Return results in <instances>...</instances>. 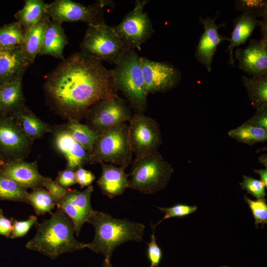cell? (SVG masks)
<instances>
[{"label": "cell", "mask_w": 267, "mask_h": 267, "mask_svg": "<svg viewBox=\"0 0 267 267\" xmlns=\"http://www.w3.org/2000/svg\"><path fill=\"white\" fill-rule=\"evenodd\" d=\"M65 127L74 139L90 155L97 135L80 121H68Z\"/></svg>", "instance_id": "cell-29"}, {"label": "cell", "mask_w": 267, "mask_h": 267, "mask_svg": "<svg viewBox=\"0 0 267 267\" xmlns=\"http://www.w3.org/2000/svg\"><path fill=\"white\" fill-rule=\"evenodd\" d=\"M32 142L11 115L0 114V157L4 162L24 159Z\"/></svg>", "instance_id": "cell-12"}, {"label": "cell", "mask_w": 267, "mask_h": 267, "mask_svg": "<svg viewBox=\"0 0 267 267\" xmlns=\"http://www.w3.org/2000/svg\"><path fill=\"white\" fill-rule=\"evenodd\" d=\"M87 222L91 224L95 230L94 239L88 243L87 248L110 260L119 245L128 241H141L145 228L142 223L116 219L108 213L95 210Z\"/></svg>", "instance_id": "cell-3"}, {"label": "cell", "mask_w": 267, "mask_h": 267, "mask_svg": "<svg viewBox=\"0 0 267 267\" xmlns=\"http://www.w3.org/2000/svg\"><path fill=\"white\" fill-rule=\"evenodd\" d=\"M256 109L254 115L244 123L267 130V103L262 104Z\"/></svg>", "instance_id": "cell-39"}, {"label": "cell", "mask_w": 267, "mask_h": 267, "mask_svg": "<svg viewBox=\"0 0 267 267\" xmlns=\"http://www.w3.org/2000/svg\"><path fill=\"white\" fill-rule=\"evenodd\" d=\"M174 171L158 151L135 157L130 175L129 188L143 194L156 193L167 185Z\"/></svg>", "instance_id": "cell-5"}, {"label": "cell", "mask_w": 267, "mask_h": 267, "mask_svg": "<svg viewBox=\"0 0 267 267\" xmlns=\"http://www.w3.org/2000/svg\"><path fill=\"white\" fill-rule=\"evenodd\" d=\"M62 24L50 20L48 23L39 55H47L63 60V49L68 44Z\"/></svg>", "instance_id": "cell-25"}, {"label": "cell", "mask_w": 267, "mask_h": 267, "mask_svg": "<svg viewBox=\"0 0 267 267\" xmlns=\"http://www.w3.org/2000/svg\"><path fill=\"white\" fill-rule=\"evenodd\" d=\"M54 146L66 161V168L75 171L89 161V154L77 142L65 126L52 127Z\"/></svg>", "instance_id": "cell-17"}, {"label": "cell", "mask_w": 267, "mask_h": 267, "mask_svg": "<svg viewBox=\"0 0 267 267\" xmlns=\"http://www.w3.org/2000/svg\"><path fill=\"white\" fill-rule=\"evenodd\" d=\"M245 201L247 203L252 211L255 219V224L258 228L261 224L264 225L267 223V204L266 198L257 199L254 200L244 195Z\"/></svg>", "instance_id": "cell-34"}, {"label": "cell", "mask_w": 267, "mask_h": 267, "mask_svg": "<svg viewBox=\"0 0 267 267\" xmlns=\"http://www.w3.org/2000/svg\"><path fill=\"white\" fill-rule=\"evenodd\" d=\"M102 267H114L111 265L110 260L104 259V261L102 264Z\"/></svg>", "instance_id": "cell-45"}, {"label": "cell", "mask_w": 267, "mask_h": 267, "mask_svg": "<svg viewBox=\"0 0 267 267\" xmlns=\"http://www.w3.org/2000/svg\"><path fill=\"white\" fill-rule=\"evenodd\" d=\"M14 220L8 219L3 214V210L0 209V235L6 238L10 237Z\"/></svg>", "instance_id": "cell-43"}, {"label": "cell", "mask_w": 267, "mask_h": 267, "mask_svg": "<svg viewBox=\"0 0 267 267\" xmlns=\"http://www.w3.org/2000/svg\"><path fill=\"white\" fill-rule=\"evenodd\" d=\"M110 70L113 86L121 91L130 105L138 113L147 107V94L140 64V56L134 49L128 48Z\"/></svg>", "instance_id": "cell-4"}, {"label": "cell", "mask_w": 267, "mask_h": 267, "mask_svg": "<svg viewBox=\"0 0 267 267\" xmlns=\"http://www.w3.org/2000/svg\"><path fill=\"white\" fill-rule=\"evenodd\" d=\"M238 67L251 76H267V37L251 39L248 45L235 51Z\"/></svg>", "instance_id": "cell-16"}, {"label": "cell", "mask_w": 267, "mask_h": 267, "mask_svg": "<svg viewBox=\"0 0 267 267\" xmlns=\"http://www.w3.org/2000/svg\"><path fill=\"white\" fill-rule=\"evenodd\" d=\"M101 174L97 183L102 193L112 198L122 194L129 187L128 175L125 172L126 167L109 163H101Z\"/></svg>", "instance_id": "cell-19"}, {"label": "cell", "mask_w": 267, "mask_h": 267, "mask_svg": "<svg viewBox=\"0 0 267 267\" xmlns=\"http://www.w3.org/2000/svg\"><path fill=\"white\" fill-rule=\"evenodd\" d=\"M132 116L128 106L117 95L97 102L88 110L85 118L86 125L99 135L117 124L130 121Z\"/></svg>", "instance_id": "cell-8"}, {"label": "cell", "mask_w": 267, "mask_h": 267, "mask_svg": "<svg viewBox=\"0 0 267 267\" xmlns=\"http://www.w3.org/2000/svg\"><path fill=\"white\" fill-rule=\"evenodd\" d=\"M80 44L81 51L98 60L114 64L129 48L112 26L105 23L88 24Z\"/></svg>", "instance_id": "cell-7"}, {"label": "cell", "mask_w": 267, "mask_h": 267, "mask_svg": "<svg viewBox=\"0 0 267 267\" xmlns=\"http://www.w3.org/2000/svg\"><path fill=\"white\" fill-rule=\"evenodd\" d=\"M229 267L224 266H222V267Z\"/></svg>", "instance_id": "cell-48"}, {"label": "cell", "mask_w": 267, "mask_h": 267, "mask_svg": "<svg viewBox=\"0 0 267 267\" xmlns=\"http://www.w3.org/2000/svg\"><path fill=\"white\" fill-rule=\"evenodd\" d=\"M158 208L165 213V216L156 224L152 225L153 229H154L158 224L165 220L174 217L180 218L188 216L194 213L197 210L198 208L196 205L190 206L183 204H178L171 207H158Z\"/></svg>", "instance_id": "cell-35"}, {"label": "cell", "mask_w": 267, "mask_h": 267, "mask_svg": "<svg viewBox=\"0 0 267 267\" xmlns=\"http://www.w3.org/2000/svg\"><path fill=\"white\" fill-rule=\"evenodd\" d=\"M93 187L89 185L83 191L76 189L69 191L56 205L61 209L72 221L78 236L84 224L94 211L90 203Z\"/></svg>", "instance_id": "cell-14"}, {"label": "cell", "mask_w": 267, "mask_h": 267, "mask_svg": "<svg viewBox=\"0 0 267 267\" xmlns=\"http://www.w3.org/2000/svg\"><path fill=\"white\" fill-rule=\"evenodd\" d=\"M55 181L61 186L68 188L77 183L75 171L66 168L59 171Z\"/></svg>", "instance_id": "cell-41"}, {"label": "cell", "mask_w": 267, "mask_h": 267, "mask_svg": "<svg viewBox=\"0 0 267 267\" xmlns=\"http://www.w3.org/2000/svg\"><path fill=\"white\" fill-rule=\"evenodd\" d=\"M236 9L255 17H267V1L263 0H234Z\"/></svg>", "instance_id": "cell-33"}, {"label": "cell", "mask_w": 267, "mask_h": 267, "mask_svg": "<svg viewBox=\"0 0 267 267\" xmlns=\"http://www.w3.org/2000/svg\"><path fill=\"white\" fill-rule=\"evenodd\" d=\"M0 175L26 189L34 190L44 187L45 177L39 172L37 161L28 162L20 159L4 162L0 169Z\"/></svg>", "instance_id": "cell-18"}, {"label": "cell", "mask_w": 267, "mask_h": 267, "mask_svg": "<svg viewBox=\"0 0 267 267\" xmlns=\"http://www.w3.org/2000/svg\"><path fill=\"white\" fill-rule=\"evenodd\" d=\"M254 173L258 174L261 178V181L264 184L266 188L267 187V168L265 169L255 170Z\"/></svg>", "instance_id": "cell-44"}, {"label": "cell", "mask_w": 267, "mask_h": 267, "mask_svg": "<svg viewBox=\"0 0 267 267\" xmlns=\"http://www.w3.org/2000/svg\"><path fill=\"white\" fill-rule=\"evenodd\" d=\"M23 75L0 84V115H10L25 105L22 89Z\"/></svg>", "instance_id": "cell-20"}, {"label": "cell", "mask_w": 267, "mask_h": 267, "mask_svg": "<svg viewBox=\"0 0 267 267\" xmlns=\"http://www.w3.org/2000/svg\"><path fill=\"white\" fill-rule=\"evenodd\" d=\"M11 115L22 132L31 141L39 139L46 133H51L52 127L39 118L26 105L17 109Z\"/></svg>", "instance_id": "cell-22"}, {"label": "cell", "mask_w": 267, "mask_h": 267, "mask_svg": "<svg viewBox=\"0 0 267 267\" xmlns=\"http://www.w3.org/2000/svg\"><path fill=\"white\" fill-rule=\"evenodd\" d=\"M241 79L253 107L267 103V76H243Z\"/></svg>", "instance_id": "cell-27"}, {"label": "cell", "mask_w": 267, "mask_h": 267, "mask_svg": "<svg viewBox=\"0 0 267 267\" xmlns=\"http://www.w3.org/2000/svg\"><path fill=\"white\" fill-rule=\"evenodd\" d=\"M44 90L54 111L68 121H80L97 102L117 95L110 70L81 51L64 59L50 73Z\"/></svg>", "instance_id": "cell-1"}, {"label": "cell", "mask_w": 267, "mask_h": 267, "mask_svg": "<svg viewBox=\"0 0 267 267\" xmlns=\"http://www.w3.org/2000/svg\"><path fill=\"white\" fill-rule=\"evenodd\" d=\"M24 37V30L17 21L0 27V49L21 46Z\"/></svg>", "instance_id": "cell-30"}, {"label": "cell", "mask_w": 267, "mask_h": 267, "mask_svg": "<svg viewBox=\"0 0 267 267\" xmlns=\"http://www.w3.org/2000/svg\"><path fill=\"white\" fill-rule=\"evenodd\" d=\"M35 236L26 244V249L38 251L54 260L59 255L81 250L88 247V243L79 242L74 237L72 221L60 209L36 225Z\"/></svg>", "instance_id": "cell-2"}, {"label": "cell", "mask_w": 267, "mask_h": 267, "mask_svg": "<svg viewBox=\"0 0 267 267\" xmlns=\"http://www.w3.org/2000/svg\"><path fill=\"white\" fill-rule=\"evenodd\" d=\"M259 161L267 168V156L266 155H263L261 156L259 159Z\"/></svg>", "instance_id": "cell-46"}, {"label": "cell", "mask_w": 267, "mask_h": 267, "mask_svg": "<svg viewBox=\"0 0 267 267\" xmlns=\"http://www.w3.org/2000/svg\"><path fill=\"white\" fill-rule=\"evenodd\" d=\"M77 183L81 188L90 185L94 180L95 177L90 171L84 169L82 167L75 170Z\"/></svg>", "instance_id": "cell-42"}, {"label": "cell", "mask_w": 267, "mask_h": 267, "mask_svg": "<svg viewBox=\"0 0 267 267\" xmlns=\"http://www.w3.org/2000/svg\"><path fill=\"white\" fill-rule=\"evenodd\" d=\"M23 7L14 17L16 21L25 30L36 25L46 14L48 4L43 0H26Z\"/></svg>", "instance_id": "cell-26"}, {"label": "cell", "mask_w": 267, "mask_h": 267, "mask_svg": "<svg viewBox=\"0 0 267 267\" xmlns=\"http://www.w3.org/2000/svg\"><path fill=\"white\" fill-rule=\"evenodd\" d=\"M146 0H136L134 8L118 25L112 26L117 35L132 48L141 49V44L149 39L154 32L152 24L143 8Z\"/></svg>", "instance_id": "cell-9"}, {"label": "cell", "mask_w": 267, "mask_h": 267, "mask_svg": "<svg viewBox=\"0 0 267 267\" xmlns=\"http://www.w3.org/2000/svg\"><path fill=\"white\" fill-rule=\"evenodd\" d=\"M30 65L20 46L0 49V84L23 75Z\"/></svg>", "instance_id": "cell-21"}, {"label": "cell", "mask_w": 267, "mask_h": 267, "mask_svg": "<svg viewBox=\"0 0 267 267\" xmlns=\"http://www.w3.org/2000/svg\"><path fill=\"white\" fill-rule=\"evenodd\" d=\"M49 20V17L45 14L36 25L24 30V40L20 49L30 64L34 62L40 53Z\"/></svg>", "instance_id": "cell-23"}, {"label": "cell", "mask_w": 267, "mask_h": 267, "mask_svg": "<svg viewBox=\"0 0 267 267\" xmlns=\"http://www.w3.org/2000/svg\"><path fill=\"white\" fill-rule=\"evenodd\" d=\"M43 186L52 196L56 203L61 199L69 191V188H64L60 185L55 180L51 178L45 177L43 182Z\"/></svg>", "instance_id": "cell-40"}, {"label": "cell", "mask_w": 267, "mask_h": 267, "mask_svg": "<svg viewBox=\"0 0 267 267\" xmlns=\"http://www.w3.org/2000/svg\"><path fill=\"white\" fill-rule=\"evenodd\" d=\"M28 202L32 206L38 215L51 213L56 205V202L51 194L43 188L34 189L28 193Z\"/></svg>", "instance_id": "cell-31"}, {"label": "cell", "mask_w": 267, "mask_h": 267, "mask_svg": "<svg viewBox=\"0 0 267 267\" xmlns=\"http://www.w3.org/2000/svg\"><path fill=\"white\" fill-rule=\"evenodd\" d=\"M156 238L153 231L151 241L148 243L147 256L150 262V267H158L162 257V252L156 243Z\"/></svg>", "instance_id": "cell-38"}, {"label": "cell", "mask_w": 267, "mask_h": 267, "mask_svg": "<svg viewBox=\"0 0 267 267\" xmlns=\"http://www.w3.org/2000/svg\"><path fill=\"white\" fill-rule=\"evenodd\" d=\"M4 163V161L0 157V169L3 165V164Z\"/></svg>", "instance_id": "cell-47"}, {"label": "cell", "mask_w": 267, "mask_h": 267, "mask_svg": "<svg viewBox=\"0 0 267 267\" xmlns=\"http://www.w3.org/2000/svg\"><path fill=\"white\" fill-rule=\"evenodd\" d=\"M243 181L239 182L242 189L245 190L257 199H263L266 196L265 186L259 179L247 176H243Z\"/></svg>", "instance_id": "cell-36"}, {"label": "cell", "mask_w": 267, "mask_h": 267, "mask_svg": "<svg viewBox=\"0 0 267 267\" xmlns=\"http://www.w3.org/2000/svg\"><path fill=\"white\" fill-rule=\"evenodd\" d=\"M217 17L218 14H216L213 18H211L208 15L205 18H199L204 31L199 40L195 57L208 72L211 71L212 63L218 45L224 41L229 40V38L220 34L219 29L225 25L224 23L216 24Z\"/></svg>", "instance_id": "cell-15"}, {"label": "cell", "mask_w": 267, "mask_h": 267, "mask_svg": "<svg viewBox=\"0 0 267 267\" xmlns=\"http://www.w3.org/2000/svg\"><path fill=\"white\" fill-rule=\"evenodd\" d=\"M129 122V140L132 152L135 157L157 151L162 142L161 131L157 122L141 113L134 114Z\"/></svg>", "instance_id": "cell-11"}, {"label": "cell", "mask_w": 267, "mask_h": 267, "mask_svg": "<svg viewBox=\"0 0 267 267\" xmlns=\"http://www.w3.org/2000/svg\"><path fill=\"white\" fill-rule=\"evenodd\" d=\"M258 26L259 20L246 13H242L233 20V28L227 47L229 55V63L232 66L234 65L235 63L233 54L234 48L246 43Z\"/></svg>", "instance_id": "cell-24"}, {"label": "cell", "mask_w": 267, "mask_h": 267, "mask_svg": "<svg viewBox=\"0 0 267 267\" xmlns=\"http://www.w3.org/2000/svg\"><path fill=\"white\" fill-rule=\"evenodd\" d=\"M106 1H98L85 5L71 0H56L48 4L46 14L51 20L62 24L64 22H86L88 24L105 23L103 8Z\"/></svg>", "instance_id": "cell-10"}, {"label": "cell", "mask_w": 267, "mask_h": 267, "mask_svg": "<svg viewBox=\"0 0 267 267\" xmlns=\"http://www.w3.org/2000/svg\"><path fill=\"white\" fill-rule=\"evenodd\" d=\"M38 223L36 216L31 215L25 221L14 220L10 237L12 239L20 238L25 236L31 227Z\"/></svg>", "instance_id": "cell-37"}, {"label": "cell", "mask_w": 267, "mask_h": 267, "mask_svg": "<svg viewBox=\"0 0 267 267\" xmlns=\"http://www.w3.org/2000/svg\"><path fill=\"white\" fill-rule=\"evenodd\" d=\"M27 189L0 175V200L28 203Z\"/></svg>", "instance_id": "cell-32"}, {"label": "cell", "mask_w": 267, "mask_h": 267, "mask_svg": "<svg viewBox=\"0 0 267 267\" xmlns=\"http://www.w3.org/2000/svg\"><path fill=\"white\" fill-rule=\"evenodd\" d=\"M132 153L128 125L121 123L97 135L89 163H109L126 168L131 162Z\"/></svg>", "instance_id": "cell-6"}, {"label": "cell", "mask_w": 267, "mask_h": 267, "mask_svg": "<svg viewBox=\"0 0 267 267\" xmlns=\"http://www.w3.org/2000/svg\"><path fill=\"white\" fill-rule=\"evenodd\" d=\"M227 134L237 141L249 145L264 142L267 139V130L244 123L230 130Z\"/></svg>", "instance_id": "cell-28"}, {"label": "cell", "mask_w": 267, "mask_h": 267, "mask_svg": "<svg viewBox=\"0 0 267 267\" xmlns=\"http://www.w3.org/2000/svg\"><path fill=\"white\" fill-rule=\"evenodd\" d=\"M144 87L147 94L165 92L175 88L180 80L179 71L173 65L140 57Z\"/></svg>", "instance_id": "cell-13"}]
</instances>
